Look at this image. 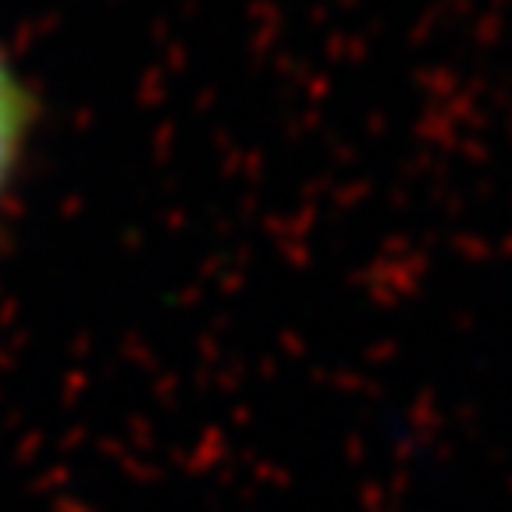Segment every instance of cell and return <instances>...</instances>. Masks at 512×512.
I'll use <instances>...</instances> for the list:
<instances>
[{"label":"cell","instance_id":"cell-1","mask_svg":"<svg viewBox=\"0 0 512 512\" xmlns=\"http://www.w3.org/2000/svg\"><path fill=\"white\" fill-rule=\"evenodd\" d=\"M32 121H36V107H32L29 86L0 47V200H4L18 164H22Z\"/></svg>","mask_w":512,"mask_h":512}]
</instances>
